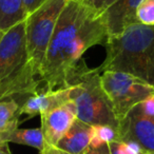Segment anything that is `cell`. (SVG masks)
Listing matches in <instances>:
<instances>
[{"label": "cell", "instance_id": "6da1fadb", "mask_svg": "<svg viewBox=\"0 0 154 154\" xmlns=\"http://www.w3.org/2000/svg\"><path fill=\"white\" fill-rule=\"evenodd\" d=\"M108 39L103 14L73 0L60 13L40 69V82L47 90L66 88V78L91 47H105Z\"/></svg>", "mask_w": 154, "mask_h": 154}, {"label": "cell", "instance_id": "7a4b0ae2", "mask_svg": "<svg viewBox=\"0 0 154 154\" xmlns=\"http://www.w3.org/2000/svg\"><path fill=\"white\" fill-rule=\"evenodd\" d=\"M100 73L116 71L138 77L154 87V26L134 23L108 37Z\"/></svg>", "mask_w": 154, "mask_h": 154}, {"label": "cell", "instance_id": "3957f363", "mask_svg": "<svg viewBox=\"0 0 154 154\" xmlns=\"http://www.w3.org/2000/svg\"><path fill=\"white\" fill-rule=\"evenodd\" d=\"M40 84L29 62L24 20L0 34V101L13 99L21 107Z\"/></svg>", "mask_w": 154, "mask_h": 154}, {"label": "cell", "instance_id": "277c9868", "mask_svg": "<svg viewBox=\"0 0 154 154\" xmlns=\"http://www.w3.org/2000/svg\"><path fill=\"white\" fill-rule=\"evenodd\" d=\"M100 71L87 66L80 59L66 78V88H70V99L75 103L77 118L90 126H110L118 129L113 108L103 91Z\"/></svg>", "mask_w": 154, "mask_h": 154}, {"label": "cell", "instance_id": "5b68a950", "mask_svg": "<svg viewBox=\"0 0 154 154\" xmlns=\"http://www.w3.org/2000/svg\"><path fill=\"white\" fill-rule=\"evenodd\" d=\"M66 2L68 0H47L39 9L26 18L29 62L38 78L57 20Z\"/></svg>", "mask_w": 154, "mask_h": 154}, {"label": "cell", "instance_id": "8992f818", "mask_svg": "<svg viewBox=\"0 0 154 154\" xmlns=\"http://www.w3.org/2000/svg\"><path fill=\"white\" fill-rule=\"evenodd\" d=\"M100 82L118 122L131 109L154 94V87L127 73L105 71L100 74Z\"/></svg>", "mask_w": 154, "mask_h": 154}, {"label": "cell", "instance_id": "52a82bcc", "mask_svg": "<svg viewBox=\"0 0 154 154\" xmlns=\"http://www.w3.org/2000/svg\"><path fill=\"white\" fill-rule=\"evenodd\" d=\"M119 141H134L145 152H154V122L141 115L135 106L119 122L117 129Z\"/></svg>", "mask_w": 154, "mask_h": 154}, {"label": "cell", "instance_id": "ba28073f", "mask_svg": "<svg viewBox=\"0 0 154 154\" xmlns=\"http://www.w3.org/2000/svg\"><path fill=\"white\" fill-rule=\"evenodd\" d=\"M41 131L45 143L56 147L58 141L68 132L70 127L77 118L76 107L72 100L52 111L40 115Z\"/></svg>", "mask_w": 154, "mask_h": 154}, {"label": "cell", "instance_id": "9c48e42d", "mask_svg": "<svg viewBox=\"0 0 154 154\" xmlns=\"http://www.w3.org/2000/svg\"><path fill=\"white\" fill-rule=\"evenodd\" d=\"M69 101H71L69 87L56 90L41 88L24 100L20 107V114H26L30 118L36 116L37 114L42 115Z\"/></svg>", "mask_w": 154, "mask_h": 154}, {"label": "cell", "instance_id": "30bf717a", "mask_svg": "<svg viewBox=\"0 0 154 154\" xmlns=\"http://www.w3.org/2000/svg\"><path fill=\"white\" fill-rule=\"evenodd\" d=\"M141 0H116L103 12L108 37L118 35L126 28L138 23L136 9Z\"/></svg>", "mask_w": 154, "mask_h": 154}, {"label": "cell", "instance_id": "8fae6325", "mask_svg": "<svg viewBox=\"0 0 154 154\" xmlns=\"http://www.w3.org/2000/svg\"><path fill=\"white\" fill-rule=\"evenodd\" d=\"M91 138L92 126L76 118L56 147L70 154H84L90 147Z\"/></svg>", "mask_w": 154, "mask_h": 154}, {"label": "cell", "instance_id": "7c38bea8", "mask_svg": "<svg viewBox=\"0 0 154 154\" xmlns=\"http://www.w3.org/2000/svg\"><path fill=\"white\" fill-rule=\"evenodd\" d=\"M26 18L23 0H0V34L24 21Z\"/></svg>", "mask_w": 154, "mask_h": 154}, {"label": "cell", "instance_id": "4fadbf2b", "mask_svg": "<svg viewBox=\"0 0 154 154\" xmlns=\"http://www.w3.org/2000/svg\"><path fill=\"white\" fill-rule=\"evenodd\" d=\"M0 143H15L29 146L37 149L39 152L45 147V138L40 128L35 129H15L12 132L0 137Z\"/></svg>", "mask_w": 154, "mask_h": 154}, {"label": "cell", "instance_id": "5bb4252c", "mask_svg": "<svg viewBox=\"0 0 154 154\" xmlns=\"http://www.w3.org/2000/svg\"><path fill=\"white\" fill-rule=\"evenodd\" d=\"M20 105L16 100L0 101V137L18 128Z\"/></svg>", "mask_w": 154, "mask_h": 154}, {"label": "cell", "instance_id": "9a60e30c", "mask_svg": "<svg viewBox=\"0 0 154 154\" xmlns=\"http://www.w3.org/2000/svg\"><path fill=\"white\" fill-rule=\"evenodd\" d=\"M114 140H118L117 130L115 128L110 126H103V125L92 126L91 147L97 148Z\"/></svg>", "mask_w": 154, "mask_h": 154}, {"label": "cell", "instance_id": "2e32d148", "mask_svg": "<svg viewBox=\"0 0 154 154\" xmlns=\"http://www.w3.org/2000/svg\"><path fill=\"white\" fill-rule=\"evenodd\" d=\"M137 22L145 26H154V0H141L136 9Z\"/></svg>", "mask_w": 154, "mask_h": 154}, {"label": "cell", "instance_id": "e0dca14e", "mask_svg": "<svg viewBox=\"0 0 154 154\" xmlns=\"http://www.w3.org/2000/svg\"><path fill=\"white\" fill-rule=\"evenodd\" d=\"M141 115L154 122V94L143 100L140 103L136 106Z\"/></svg>", "mask_w": 154, "mask_h": 154}, {"label": "cell", "instance_id": "ac0fdd59", "mask_svg": "<svg viewBox=\"0 0 154 154\" xmlns=\"http://www.w3.org/2000/svg\"><path fill=\"white\" fill-rule=\"evenodd\" d=\"M45 1L47 0H23V7L26 17L34 13L37 9H39Z\"/></svg>", "mask_w": 154, "mask_h": 154}, {"label": "cell", "instance_id": "d6986e66", "mask_svg": "<svg viewBox=\"0 0 154 154\" xmlns=\"http://www.w3.org/2000/svg\"><path fill=\"white\" fill-rule=\"evenodd\" d=\"M108 146H109L110 153L111 154H128L125 143H122V141L114 140L108 143Z\"/></svg>", "mask_w": 154, "mask_h": 154}, {"label": "cell", "instance_id": "ffe728a7", "mask_svg": "<svg viewBox=\"0 0 154 154\" xmlns=\"http://www.w3.org/2000/svg\"><path fill=\"white\" fill-rule=\"evenodd\" d=\"M82 3L86 5L87 7H89L90 9L103 14L105 0H82Z\"/></svg>", "mask_w": 154, "mask_h": 154}, {"label": "cell", "instance_id": "44dd1931", "mask_svg": "<svg viewBox=\"0 0 154 154\" xmlns=\"http://www.w3.org/2000/svg\"><path fill=\"white\" fill-rule=\"evenodd\" d=\"M124 143V141H122ZM126 146V150L128 152V154H143V151L140 148V146L138 143H134V141H126L125 143Z\"/></svg>", "mask_w": 154, "mask_h": 154}, {"label": "cell", "instance_id": "7402d4cb", "mask_svg": "<svg viewBox=\"0 0 154 154\" xmlns=\"http://www.w3.org/2000/svg\"><path fill=\"white\" fill-rule=\"evenodd\" d=\"M84 154H111L110 153V149H109V146L107 145H103L100 147H89L88 150L85 152Z\"/></svg>", "mask_w": 154, "mask_h": 154}, {"label": "cell", "instance_id": "603a6c76", "mask_svg": "<svg viewBox=\"0 0 154 154\" xmlns=\"http://www.w3.org/2000/svg\"><path fill=\"white\" fill-rule=\"evenodd\" d=\"M39 153L40 154H70L68 152L63 151V150L59 149V148L47 145V143H45V147H43V149Z\"/></svg>", "mask_w": 154, "mask_h": 154}, {"label": "cell", "instance_id": "cb8c5ba5", "mask_svg": "<svg viewBox=\"0 0 154 154\" xmlns=\"http://www.w3.org/2000/svg\"><path fill=\"white\" fill-rule=\"evenodd\" d=\"M0 154H12L9 143H0Z\"/></svg>", "mask_w": 154, "mask_h": 154}, {"label": "cell", "instance_id": "d4e9b609", "mask_svg": "<svg viewBox=\"0 0 154 154\" xmlns=\"http://www.w3.org/2000/svg\"><path fill=\"white\" fill-rule=\"evenodd\" d=\"M115 1L116 0H105V3H103V11H105L108 7H110L113 2H115Z\"/></svg>", "mask_w": 154, "mask_h": 154}, {"label": "cell", "instance_id": "484cf974", "mask_svg": "<svg viewBox=\"0 0 154 154\" xmlns=\"http://www.w3.org/2000/svg\"><path fill=\"white\" fill-rule=\"evenodd\" d=\"M143 154H154V152H145Z\"/></svg>", "mask_w": 154, "mask_h": 154}, {"label": "cell", "instance_id": "4316f807", "mask_svg": "<svg viewBox=\"0 0 154 154\" xmlns=\"http://www.w3.org/2000/svg\"><path fill=\"white\" fill-rule=\"evenodd\" d=\"M73 1H77V2H82V0H73Z\"/></svg>", "mask_w": 154, "mask_h": 154}, {"label": "cell", "instance_id": "83f0119b", "mask_svg": "<svg viewBox=\"0 0 154 154\" xmlns=\"http://www.w3.org/2000/svg\"></svg>", "mask_w": 154, "mask_h": 154}]
</instances>
